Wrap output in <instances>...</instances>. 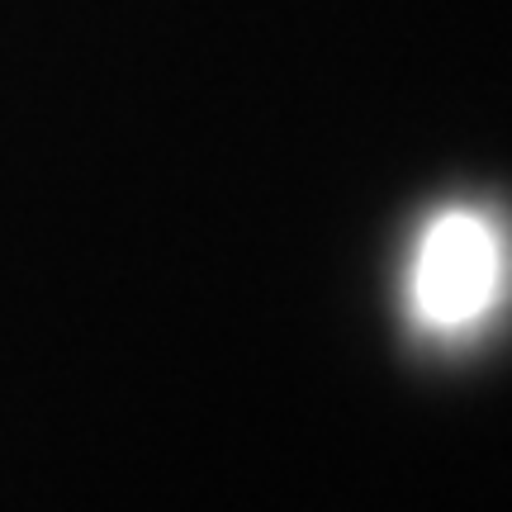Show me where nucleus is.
<instances>
[{
    "instance_id": "1",
    "label": "nucleus",
    "mask_w": 512,
    "mask_h": 512,
    "mask_svg": "<svg viewBox=\"0 0 512 512\" xmlns=\"http://www.w3.org/2000/svg\"><path fill=\"white\" fill-rule=\"evenodd\" d=\"M498 271H503V256H498L494 228L470 209L441 214L422 238L418 271H413L422 318L437 328L475 323L498 290Z\"/></svg>"
}]
</instances>
